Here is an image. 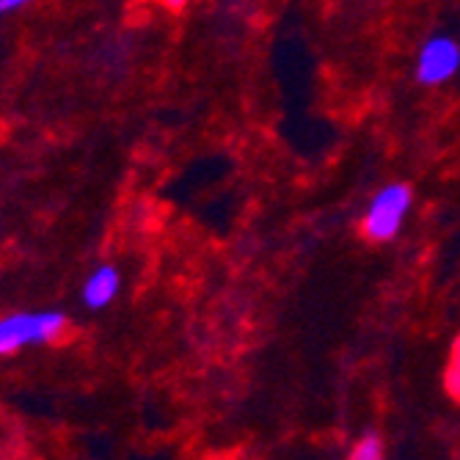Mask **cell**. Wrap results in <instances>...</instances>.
Listing matches in <instances>:
<instances>
[{"label": "cell", "mask_w": 460, "mask_h": 460, "mask_svg": "<svg viewBox=\"0 0 460 460\" xmlns=\"http://www.w3.org/2000/svg\"><path fill=\"white\" fill-rule=\"evenodd\" d=\"M66 328V317L58 312L39 314H9L0 323V353L9 356L25 345H41L58 340Z\"/></svg>", "instance_id": "obj_1"}, {"label": "cell", "mask_w": 460, "mask_h": 460, "mask_svg": "<svg viewBox=\"0 0 460 460\" xmlns=\"http://www.w3.org/2000/svg\"><path fill=\"white\" fill-rule=\"evenodd\" d=\"M411 199L413 196H411L408 185H402V182L386 185L378 196L369 201V210L361 221L364 234L375 243H386V240L397 237L408 207H411Z\"/></svg>", "instance_id": "obj_2"}, {"label": "cell", "mask_w": 460, "mask_h": 460, "mask_svg": "<svg viewBox=\"0 0 460 460\" xmlns=\"http://www.w3.org/2000/svg\"><path fill=\"white\" fill-rule=\"evenodd\" d=\"M460 69V48L457 41L447 36H436L420 53V64H416V77L425 86H438L447 83L455 72Z\"/></svg>", "instance_id": "obj_3"}, {"label": "cell", "mask_w": 460, "mask_h": 460, "mask_svg": "<svg viewBox=\"0 0 460 460\" xmlns=\"http://www.w3.org/2000/svg\"><path fill=\"white\" fill-rule=\"evenodd\" d=\"M116 292H119V273L116 268L102 265L89 276L86 287H83V304L89 309H102L116 298Z\"/></svg>", "instance_id": "obj_4"}, {"label": "cell", "mask_w": 460, "mask_h": 460, "mask_svg": "<svg viewBox=\"0 0 460 460\" xmlns=\"http://www.w3.org/2000/svg\"><path fill=\"white\" fill-rule=\"evenodd\" d=\"M444 386H447L449 397L460 402V337L452 342V350H449V364H447V372H444Z\"/></svg>", "instance_id": "obj_5"}, {"label": "cell", "mask_w": 460, "mask_h": 460, "mask_svg": "<svg viewBox=\"0 0 460 460\" xmlns=\"http://www.w3.org/2000/svg\"><path fill=\"white\" fill-rule=\"evenodd\" d=\"M350 460H384V441L381 436L367 433L350 452Z\"/></svg>", "instance_id": "obj_6"}, {"label": "cell", "mask_w": 460, "mask_h": 460, "mask_svg": "<svg viewBox=\"0 0 460 460\" xmlns=\"http://www.w3.org/2000/svg\"><path fill=\"white\" fill-rule=\"evenodd\" d=\"M25 4H31V0H0V12H14V9H20V6H25Z\"/></svg>", "instance_id": "obj_7"}, {"label": "cell", "mask_w": 460, "mask_h": 460, "mask_svg": "<svg viewBox=\"0 0 460 460\" xmlns=\"http://www.w3.org/2000/svg\"><path fill=\"white\" fill-rule=\"evenodd\" d=\"M160 4H163L165 9H169V12H180V9L188 4V0H160Z\"/></svg>", "instance_id": "obj_8"}]
</instances>
